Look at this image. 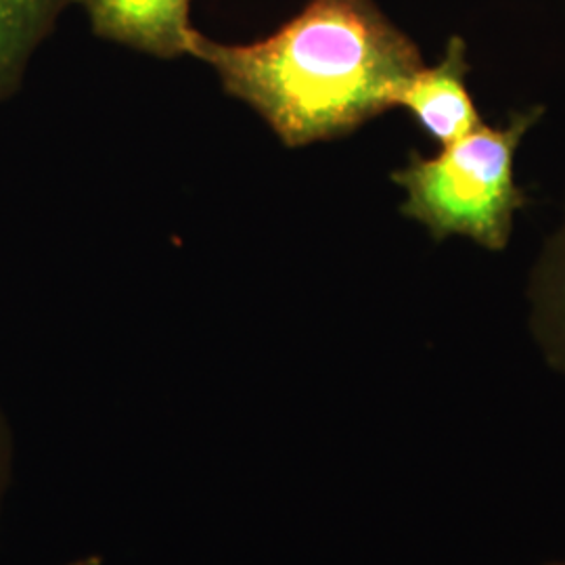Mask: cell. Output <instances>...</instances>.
Listing matches in <instances>:
<instances>
[{"instance_id":"1","label":"cell","mask_w":565,"mask_h":565,"mask_svg":"<svg viewBox=\"0 0 565 565\" xmlns=\"http://www.w3.org/2000/svg\"><path fill=\"white\" fill-rule=\"evenodd\" d=\"M231 97L260 114L287 147L333 141L398 107L425 65L417 42L375 0H308L268 39L223 44L191 32Z\"/></svg>"},{"instance_id":"2","label":"cell","mask_w":565,"mask_h":565,"mask_svg":"<svg viewBox=\"0 0 565 565\" xmlns=\"http://www.w3.org/2000/svg\"><path fill=\"white\" fill-rule=\"evenodd\" d=\"M545 107L513 111L501 126L482 124L436 156L411 153L392 174L404 191L401 212L422 224L431 239L465 237L488 252H503L515 218L530 203L515 181V156Z\"/></svg>"},{"instance_id":"3","label":"cell","mask_w":565,"mask_h":565,"mask_svg":"<svg viewBox=\"0 0 565 565\" xmlns=\"http://www.w3.org/2000/svg\"><path fill=\"white\" fill-rule=\"evenodd\" d=\"M469 72L467 41L455 34L446 41L443 57L424 65L401 95L398 107L406 109L440 149L484 124L467 86Z\"/></svg>"},{"instance_id":"4","label":"cell","mask_w":565,"mask_h":565,"mask_svg":"<svg viewBox=\"0 0 565 565\" xmlns=\"http://www.w3.org/2000/svg\"><path fill=\"white\" fill-rule=\"evenodd\" d=\"M93 32L160 60L186 55L191 0H76Z\"/></svg>"},{"instance_id":"5","label":"cell","mask_w":565,"mask_h":565,"mask_svg":"<svg viewBox=\"0 0 565 565\" xmlns=\"http://www.w3.org/2000/svg\"><path fill=\"white\" fill-rule=\"evenodd\" d=\"M527 323L546 364L565 375V224L546 239L527 279Z\"/></svg>"},{"instance_id":"6","label":"cell","mask_w":565,"mask_h":565,"mask_svg":"<svg viewBox=\"0 0 565 565\" xmlns=\"http://www.w3.org/2000/svg\"><path fill=\"white\" fill-rule=\"evenodd\" d=\"M72 2L0 0V102L20 88L32 55Z\"/></svg>"},{"instance_id":"7","label":"cell","mask_w":565,"mask_h":565,"mask_svg":"<svg viewBox=\"0 0 565 565\" xmlns=\"http://www.w3.org/2000/svg\"><path fill=\"white\" fill-rule=\"evenodd\" d=\"M11 471H13V434L0 408V507L11 484Z\"/></svg>"},{"instance_id":"8","label":"cell","mask_w":565,"mask_h":565,"mask_svg":"<svg viewBox=\"0 0 565 565\" xmlns=\"http://www.w3.org/2000/svg\"><path fill=\"white\" fill-rule=\"evenodd\" d=\"M102 564V559H97V557H88V559H82V562H74V564L67 565H99Z\"/></svg>"},{"instance_id":"9","label":"cell","mask_w":565,"mask_h":565,"mask_svg":"<svg viewBox=\"0 0 565 565\" xmlns=\"http://www.w3.org/2000/svg\"><path fill=\"white\" fill-rule=\"evenodd\" d=\"M551 565H565V562H562V564H551Z\"/></svg>"},{"instance_id":"10","label":"cell","mask_w":565,"mask_h":565,"mask_svg":"<svg viewBox=\"0 0 565 565\" xmlns=\"http://www.w3.org/2000/svg\"><path fill=\"white\" fill-rule=\"evenodd\" d=\"M564 224H565V214H564Z\"/></svg>"}]
</instances>
